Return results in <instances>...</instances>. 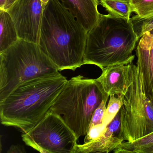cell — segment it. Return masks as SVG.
I'll list each match as a JSON object with an SVG mask.
<instances>
[{
  "label": "cell",
  "mask_w": 153,
  "mask_h": 153,
  "mask_svg": "<svg viewBox=\"0 0 153 153\" xmlns=\"http://www.w3.org/2000/svg\"><path fill=\"white\" fill-rule=\"evenodd\" d=\"M68 80L60 73L36 78L18 86L1 102L3 125L26 132L46 116Z\"/></svg>",
  "instance_id": "7a4b0ae2"
},
{
  "label": "cell",
  "mask_w": 153,
  "mask_h": 153,
  "mask_svg": "<svg viewBox=\"0 0 153 153\" xmlns=\"http://www.w3.org/2000/svg\"><path fill=\"white\" fill-rule=\"evenodd\" d=\"M7 11L19 39L38 44L44 12L41 0H17Z\"/></svg>",
  "instance_id": "ba28073f"
},
{
  "label": "cell",
  "mask_w": 153,
  "mask_h": 153,
  "mask_svg": "<svg viewBox=\"0 0 153 153\" xmlns=\"http://www.w3.org/2000/svg\"><path fill=\"white\" fill-rule=\"evenodd\" d=\"M120 127V113H118L107 126L103 135L94 141L75 146L73 153H110L114 152L124 142L119 136Z\"/></svg>",
  "instance_id": "30bf717a"
},
{
  "label": "cell",
  "mask_w": 153,
  "mask_h": 153,
  "mask_svg": "<svg viewBox=\"0 0 153 153\" xmlns=\"http://www.w3.org/2000/svg\"><path fill=\"white\" fill-rule=\"evenodd\" d=\"M137 65L142 71L145 89L153 102V30L140 38L136 51Z\"/></svg>",
  "instance_id": "8fae6325"
},
{
  "label": "cell",
  "mask_w": 153,
  "mask_h": 153,
  "mask_svg": "<svg viewBox=\"0 0 153 153\" xmlns=\"http://www.w3.org/2000/svg\"><path fill=\"white\" fill-rule=\"evenodd\" d=\"M107 97L96 79L79 75L68 80L50 111L59 115L78 140L86 136L94 112Z\"/></svg>",
  "instance_id": "277c9868"
},
{
  "label": "cell",
  "mask_w": 153,
  "mask_h": 153,
  "mask_svg": "<svg viewBox=\"0 0 153 153\" xmlns=\"http://www.w3.org/2000/svg\"><path fill=\"white\" fill-rule=\"evenodd\" d=\"M131 81L120 110L119 136L133 142L153 133V102L145 89L142 71L130 64Z\"/></svg>",
  "instance_id": "8992f818"
},
{
  "label": "cell",
  "mask_w": 153,
  "mask_h": 153,
  "mask_svg": "<svg viewBox=\"0 0 153 153\" xmlns=\"http://www.w3.org/2000/svg\"><path fill=\"white\" fill-rule=\"evenodd\" d=\"M88 31L59 0L44 10L38 45L59 71L84 65Z\"/></svg>",
  "instance_id": "6da1fadb"
},
{
  "label": "cell",
  "mask_w": 153,
  "mask_h": 153,
  "mask_svg": "<svg viewBox=\"0 0 153 153\" xmlns=\"http://www.w3.org/2000/svg\"><path fill=\"white\" fill-rule=\"evenodd\" d=\"M21 137L27 146L42 153H73L77 144L76 135L62 118L50 111Z\"/></svg>",
  "instance_id": "52a82bcc"
},
{
  "label": "cell",
  "mask_w": 153,
  "mask_h": 153,
  "mask_svg": "<svg viewBox=\"0 0 153 153\" xmlns=\"http://www.w3.org/2000/svg\"><path fill=\"white\" fill-rule=\"evenodd\" d=\"M88 32L97 23L100 14L98 0H59Z\"/></svg>",
  "instance_id": "7c38bea8"
},
{
  "label": "cell",
  "mask_w": 153,
  "mask_h": 153,
  "mask_svg": "<svg viewBox=\"0 0 153 153\" xmlns=\"http://www.w3.org/2000/svg\"><path fill=\"white\" fill-rule=\"evenodd\" d=\"M109 97H105L94 112L91 118L89 128L95 125L102 124L103 119L106 108V104Z\"/></svg>",
  "instance_id": "d6986e66"
},
{
  "label": "cell",
  "mask_w": 153,
  "mask_h": 153,
  "mask_svg": "<svg viewBox=\"0 0 153 153\" xmlns=\"http://www.w3.org/2000/svg\"><path fill=\"white\" fill-rule=\"evenodd\" d=\"M102 70L96 79L104 92L109 96H124L130 83V64L113 65Z\"/></svg>",
  "instance_id": "9c48e42d"
},
{
  "label": "cell",
  "mask_w": 153,
  "mask_h": 153,
  "mask_svg": "<svg viewBox=\"0 0 153 153\" xmlns=\"http://www.w3.org/2000/svg\"><path fill=\"white\" fill-rule=\"evenodd\" d=\"M17 0H0V9L7 10Z\"/></svg>",
  "instance_id": "603a6c76"
},
{
  "label": "cell",
  "mask_w": 153,
  "mask_h": 153,
  "mask_svg": "<svg viewBox=\"0 0 153 153\" xmlns=\"http://www.w3.org/2000/svg\"><path fill=\"white\" fill-rule=\"evenodd\" d=\"M133 30L138 39L142 36L153 30V15L145 18H140L136 15L130 18Z\"/></svg>",
  "instance_id": "2e32d148"
},
{
  "label": "cell",
  "mask_w": 153,
  "mask_h": 153,
  "mask_svg": "<svg viewBox=\"0 0 153 153\" xmlns=\"http://www.w3.org/2000/svg\"><path fill=\"white\" fill-rule=\"evenodd\" d=\"M123 96H110L108 104L103 119L102 124L107 127L120 112L123 105Z\"/></svg>",
  "instance_id": "9a60e30c"
},
{
  "label": "cell",
  "mask_w": 153,
  "mask_h": 153,
  "mask_svg": "<svg viewBox=\"0 0 153 153\" xmlns=\"http://www.w3.org/2000/svg\"><path fill=\"white\" fill-rule=\"evenodd\" d=\"M59 73L38 44L19 39L0 53V102L24 82Z\"/></svg>",
  "instance_id": "5b68a950"
},
{
  "label": "cell",
  "mask_w": 153,
  "mask_h": 153,
  "mask_svg": "<svg viewBox=\"0 0 153 153\" xmlns=\"http://www.w3.org/2000/svg\"><path fill=\"white\" fill-rule=\"evenodd\" d=\"M131 153H153V144L133 149Z\"/></svg>",
  "instance_id": "44dd1931"
},
{
  "label": "cell",
  "mask_w": 153,
  "mask_h": 153,
  "mask_svg": "<svg viewBox=\"0 0 153 153\" xmlns=\"http://www.w3.org/2000/svg\"><path fill=\"white\" fill-rule=\"evenodd\" d=\"M8 153H25V147L19 145H12L7 151Z\"/></svg>",
  "instance_id": "7402d4cb"
},
{
  "label": "cell",
  "mask_w": 153,
  "mask_h": 153,
  "mask_svg": "<svg viewBox=\"0 0 153 153\" xmlns=\"http://www.w3.org/2000/svg\"><path fill=\"white\" fill-rule=\"evenodd\" d=\"M41 2H42V5L43 7L44 10L47 3L50 1V0H41Z\"/></svg>",
  "instance_id": "cb8c5ba5"
},
{
  "label": "cell",
  "mask_w": 153,
  "mask_h": 153,
  "mask_svg": "<svg viewBox=\"0 0 153 153\" xmlns=\"http://www.w3.org/2000/svg\"><path fill=\"white\" fill-rule=\"evenodd\" d=\"M132 12L140 18L153 15V0H131Z\"/></svg>",
  "instance_id": "ac0fdd59"
},
{
  "label": "cell",
  "mask_w": 153,
  "mask_h": 153,
  "mask_svg": "<svg viewBox=\"0 0 153 153\" xmlns=\"http://www.w3.org/2000/svg\"><path fill=\"white\" fill-rule=\"evenodd\" d=\"M139 40L130 19L100 14L96 25L88 32L84 65H96L102 70L132 63Z\"/></svg>",
  "instance_id": "3957f363"
},
{
  "label": "cell",
  "mask_w": 153,
  "mask_h": 153,
  "mask_svg": "<svg viewBox=\"0 0 153 153\" xmlns=\"http://www.w3.org/2000/svg\"><path fill=\"white\" fill-rule=\"evenodd\" d=\"M99 2L110 15L130 19L131 0H99Z\"/></svg>",
  "instance_id": "5bb4252c"
},
{
  "label": "cell",
  "mask_w": 153,
  "mask_h": 153,
  "mask_svg": "<svg viewBox=\"0 0 153 153\" xmlns=\"http://www.w3.org/2000/svg\"><path fill=\"white\" fill-rule=\"evenodd\" d=\"M19 38L9 13L0 9V53L18 42Z\"/></svg>",
  "instance_id": "4fadbf2b"
},
{
  "label": "cell",
  "mask_w": 153,
  "mask_h": 153,
  "mask_svg": "<svg viewBox=\"0 0 153 153\" xmlns=\"http://www.w3.org/2000/svg\"><path fill=\"white\" fill-rule=\"evenodd\" d=\"M107 127L103 124L92 126L88 128V131L85 136L84 143L92 142L98 139L103 135L106 130Z\"/></svg>",
  "instance_id": "ffe728a7"
},
{
  "label": "cell",
  "mask_w": 153,
  "mask_h": 153,
  "mask_svg": "<svg viewBox=\"0 0 153 153\" xmlns=\"http://www.w3.org/2000/svg\"><path fill=\"white\" fill-rule=\"evenodd\" d=\"M153 144V133L133 142L124 141L113 152L115 153H131L133 149Z\"/></svg>",
  "instance_id": "e0dca14e"
}]
</instances>
